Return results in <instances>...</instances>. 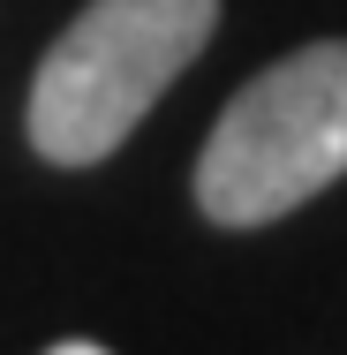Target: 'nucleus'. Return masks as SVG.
<instances>
[{
	"instance_id": "obj_1",
	"label": "nucleus",
	"mask_w": 347,
	"mask_h": 355,
	"mask_svg": "<svg viewBox=\"0 0 347 355\" xmlns=\"http://www.w3.org/2000/svg\"><path fill=\"white\" fill-rule=\"evenodd\" d=\"M219 0H91L30 76V144L53 166H98L136 137L174 76L211 46Z\"/></svg>"
},
{
	"instance_id": "obj_2",
	"label": "nucleus",
	"mask_w": 347,
	"mask_h": 355,
	"mask_svg": "<svg viewBox=\"0 0 347 355\" xmlns=\"http://www.w3.org/2000/svg\"><path fill=\"white\" fill-rule=\"evenodd\" d=\"M347 174V38L287 53L242 83L197 159L211 227H265Z\"/></svg>"
}]
</instances>
